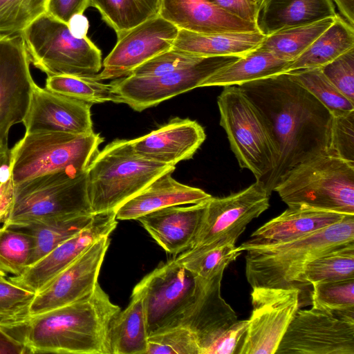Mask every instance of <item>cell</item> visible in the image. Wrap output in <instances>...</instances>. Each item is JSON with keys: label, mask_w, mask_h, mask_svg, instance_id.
Instances as JSON below:
<instances>
[{"label": "cell", "mask_w": 354, "mask_h": 354, "mask_svg": "<svg viewBox=\"0 0 354 354\" xmlns=\"http://www.w3.org/2000/svg\"><path fill=\"white\" fill-rule=\"evenodd\" d=\"M238 86L263 115L277 149L276 167L263 182L271 195L277 182L291 168L327 153L333 115L287 73Z\"/></svg>", "instance_id": "1"}, {"label": "cell", "mask_w": 354, "mask_h": 354, "mask_svg": "<svg viewBox=\"0 0 354 354\" xmlns=\"http://www.w3.org/2000/svg\"><path fill=\"white\" fill-rule=\"evenodd\" d=\"M98 284L88 295L37 314L0 320L28 354H111L109 328L120 310Z\"/></svg>", "instance_id": "2"}, {"label": "cell", "mask_w": 354, "mask_h": 354, "mask_svg": "<svg viewBox=\"0 0 354 354\" xmlns=\"http://www.w3.org/2000/svg\"><path fill=\"white\" fill-rule=\"evenodd\" d=\"M354 242V215L301 237L244 250L245 276L252 288H296L306 265Z\"/></svg>", "instance_id": "3"}, {"label": "cell", "mask_w": 354, "mask_h": 354, "mask_svg": "<svg viewBox=\"0 0 354 354\" xmlns=\"http://www.w3.org/2000/svg\"><path fill=\"white\" fill-rule=\"evenodd\" d=\"M169 166L144 158L131 140L116 139L97 152L86 169L91 212H115L146 187Z\"/></svg>", "instance_id": "4"}, {"label": "cell", "mask_w": 354, "mask_h": 354, "mask_svg": "<svg viewBox=\"0 0 354 354\" xmlns=\"http://www.w3.org/2000/svg\"><path fill=\"white\" fill-rule=\"evenodd\" d=\"M273 191L288 207L354 215V162L317 155L288 170Z\"/></svg>", "instance_id": "5"}, {"label": "cell", "mask_w": 354, "mask_h": 354, "mask_svg": "<svg viewBox=\"0 0 354 354\" xmlns=\"http://www.w3.org/2000/svg\"><path fill=\"white\" fill-rule=\"evenodd\" d=\"M93 214L86 170L63 171L12 186L3 225L20 227L69 215Z\"/></svg>", "instance_id": "6"}, {"label": "cell", "mask_w": 354, "mask_h": 354, "mask_svg": "<svg viewBox=\"0 0 354 354\" xmlns=\"http://www.w3.org/2000/svg\"><path fill=\"white\" fill-rule=\"evenodd\" d=\"M104 138L94 132L25 133L10 149L8 180L12 186L63 171L86 170Z\"/></svg>", "instance_id": "7"}, {"label": "cell", "mask_w": 354, "mask_h": 354, "mask_svg": "<svg viewBox=\"0 0 354 354\" xmlns=\"http://www.w3.org/2000/svg\"><path fill=\"white\" fill-rule=\"evenodd\" d=\"M217 104L220 125L240 167L263 183L276 167L279 154L263 115L238 86H225Z\"/></svg>", "instance_id": "8"}, {"label": "cell", "mask_w": 354, "mask_h": 354, "mask_svg": "<svg viewBox=\"0 0 354 354\" xmlns=\"http://www.w3.org/2000/svg\"><path fill=\"white\" fill-rule=\"evenodd\" d=\"M19 34L30 64L47 76L95 77L102 67V52L87 36L75 37L66 24L47 13Z\"/></svg>", "instance_id": "9"}, {"label": "cell", "mask_w": 354, "mask_h": 354, "mask_svg": "<svg viewBox=\"0 0 354 354\" xmlns=\"http://www.w3.org/2000/svg\"><path fill=\"white\" fill-rule=\"evenodd\" d=\"M201 279L174 259L147 274L133 288L143 299L149 336L180 326Z\"/></svg>", "instance_id": "10"}, {"label": "cell", "mask_w": 354, "mask_h": 354, "mask_svg": "<svg viewBox=\"0 0 354 354\" xmlns=\"http://www.w3.org/2000/svg\"><path fill=\"white\" fill-rule=\"evenodd\" d=\"M275 354H354V310L299 309Z\"/></svg>", "instance_id": "11"}, {"label": "cell", "mask_w": 354, "mask_h": 354, "mask_svg": "<svg viewBox=\"0 0 354 354\" xmlns=\"http://www.w3.org/2000/svg\"><path fill=\"white\" fill-rule=\"evenodd\" d=\"M239 56L203 57L185 68L156 77L129 75L111 82L115 103H124L142 111L183 93L201 87L220 68L236 61Z\"/></svg>", "instance_id": "12"}, {"label": "cell", "mask_w": 354, "mask_h": 354, "mask_svg": "<svg viewBox=\"0 0 354 354\" xmlns=\"http://www.w3.org/2000/svg\"><path fill=\"white\" fill-rule=\"evenodd\" d=\"M252 310L236 354H275L301 304V290L254 287Z\"/></svg>", "instance_id": "13"}, {"label": "cell", "mask_w": 354, "mask_h": 354, "mask_svg": "<svg viewBox=\"0 0 354 354\" xmlns=\"http://www.w3.org/2000/svg\"><path fill=\"white\" fill-rule=\"evenodd\" d=\"M270 194L261 180L236 193L206 202L192 248L236 243L246 226L270 206Z\"/></svg>", "instance_id": "14"}, {"label": "cell", "mask_w": 354, "mask_h": 354, "mask_svg": "<svg viewBox=\"0 0 354 354\" xmlns=\"http://www.w3.org/2000/svg\"><path fill=\"white\" fill-rule=\"evenodd\" d=\"M20 34H0V140L7 142L10 128L23 122L37 84Z\"/></svg>", "instance_id": "15"}, {"label": "cell", "mask_w": 354, "mask_h": 354, "mask_svg": "<svg viewBox=\"0 0 354 354\" xmlns=\"http://www.w3.org/2000/svg\"><path fill=\"white\" fill-rule=\"evenodd\" d=\"M179 29L160 15L118 36L117 42L102 62L97 80L129 75L137 67L173 47Z\"/></svg>", "instance_id": "16"}, {"label": "cell", "mask_w": 354, "mask_h": 354, "mask_svg": "<svg viewBox=\"0 0 354 354\" xmlns=\"http://www.w3.org/2000/svg\"><path fill=\"white\" fill-rule=\"evenodd\" d=\"M109 236L99 239L35 293L28 315H37L76 301L97 287L110 245Z\"/></svg>", "instance_id": "17"}, {"label": "cell", "mask_w": 354, "mask_h": 354, "mask_svg": "<svg viewBox=\"0 0 354 354\" xmlns=\"http://www.w3.org/2000/svg\"><path fill=\"white\" fill-rule=\"evenodd\" d=\"M117 225L115 212L95 214L88 226L30 266L22 274L8 279L23 288L37 292L93 243L109 236Z\"/></svg>", "instance_id": "18"}, {"label": "cell", "mask_w": 354, "mask_h": 354, "mask_svg": "<svg viewBox=\"0 0 354 354\" xmlns=\"http://www.w3.org/2000/svg\"><path fill=\"white\" fill-rule=\"evenodd\" d=\"M92 105L36 84L23 121L25 133H91L93 132L91 113Z\"/></svg>", "instance_id": "19"}, {"label": "cell", "mask_w": 354, "mask_h": 354, "mask_svg": "<svg viewBox=\"0 0 354 354\" xmlns=\"http://www.w3.org/2000/svg\"><path fill=\"white\" fill-rule=\"evenodd\" d=\"M224 270L209 279H201L197 297L183 316L180 326L188 328L195 337L201 354L211 347L239 319L221 294Z\"/></svg>", "instance_id": "20"}, {"label": "cell", "mask_w": 354, "mask_h": 354, "mask_svg": "<svg viewBox=\"0 0 354 354\" xmlns=\"http://www.w3.org/2000/svg\"><path fill=\"white\" fill-rule=\"evenodd\" d=\"M205 138L204 129L196 121L176 118L131 140L135 151L144 158L175 167L192 158Z\"/></svg>", "instance_id": "21"}, {"label": "cell", "mask_w": 354, "mask_h": 354, "mask_svg": "<svg viewBox=\"0 0 354 354\" xmlns=\"http://www.w3.org/2000/svg\"><path fill=\"white\" fill-rule=\"evenodd\" d=\"M159 15L179 30L198 34L259 32L256 24L207 0H162Z\"/></svg>", "instance_id": "22"}, {"label": "cell", "mask_w": 354, "mask_h": 354, "mask_svg": "<svg viewBox=\"0 0 354 354\" xmlns=\"http://www.w3.org/2000/svg\"><path fill=\"white\" fill-rule=\"evenodd\" d=\"M206 202L187 207H167L137 220L167 252L178 254L192 247L201 225Z\"/></svg>", "instance_id": "23"}, {"label": "cell", "mask_w": 354, "mask_h": 354, "mask_svg": "<svg viewBox=\"0 0 354 354\" xmlns=\"http://www.w3.org/2000/svg\"><path fill=\"white\" fill-rule=\"evenodd\" d=\"M346 215L311 207H288L255 230L240 248L244 251L249 247L293 240L337 223Z\"/></svg>", "instance_id": "24"}, {"label": "cell", "mask_w": 354, "mask_h": 354, "mask_svg": "<svg viewBox=\"0 0 354 354\" xmlns=\"http://www.w3.org/2000/svg\"><path fill=\"white\" fill-rule=\"evenodd\" d=\"M168 171L157 177L115 211L117 220H137L151 212L169 206L196 204L209 200L205 191L182 184Z\"/></svg>", "instance_id": "25"}, {"label": "cell", "mask_w": 354, "mask_h": 354, "mask_svg": "<svg viewBox=\"0 0 354 354\" xmlns=\"http://www.w3.org/2000/svg\"><path fill=\"white\" fill-rule=\"evenodd\" d=\"M336 15L333 0H263L256 24L261 34L268 36Z\"/></svg>", "instance_id": "26"}, {"label": "cell", "mask_w": 354, "mask_h": 354, "mask_svg": "<svg viewBox=\"0 0 354 354\" xmlns=\"http://www.w3.org/2000/svg\"><path fill=\"white\" fill-rule=\"evenodd\" d=\"M265 37L260 32L198 34L179 30L172 48L198 57H243L257 48Z\"/></svg>", "instance_id": "27"}, {"label": "cell", "mask_w": 354, "mask_h": 354, "mask_svg": "<svg viewBox=\"0 0 354 354\" xmlns=\"http://www.w3.org/2000/svg\"><path fill=\"white\" fill-rule=\"evenodd\" d=\"M148 338L143 299L133 291L127 307L120 310L110 322L111 354H147Z\"/></svg>", "instance_id": "28"}, {"label": "cell", "mask_w": 354, "mask_h": 354, "mask_svg": "<svg viewBox=\"0 0 354 354\" xmlns=\"http://www.w3.org/2000/svg\"><path fill=\"white\" fill-rule=\"evenodd\" d=\"M291 62L281 60L270 52L258 47L216 71L202 83L201 87L239 86L286 73Z\"/></svg>", "instance_id": "29"}, {"label": "cell", "mask_w": 354, "mask_h": 354, "mask_svg": "<svg viewBox=\"0 0 354 354\" xmlns=\"http://www.w3.org/2000/svg\"><path fill=\"white\" fill-rule=\"evenodd\" d=\"M354 26L339 14L333 23L288 66V71L321 68L354 48Z\"/></svg>", "instance_id": "30"}, {"label": "cell", "mask_w": 354, "mask_h": 354, "mask_svg": "<svg viewBox=\"0 0 354 354\" xmlns=\"http://www.w3.org/2000/svg\"><path fill=\"white\" fill-rule=\"evenodd\" d=\"M95 214H81L56 217L15 227L29 232L33 238L34 248L30 266L88 226Z\"/></svg>", "instance_id": "31"}, {"label": "cell", "mask_w": 354, "mask_h": 354, "mask_svg": "<svg viewBox=\"0 0 354 354\" xmlns=\"http://www.w3.org/2000/svg\"><path fill=\"white\" fill-rule=\"evenodd\" d=\"M162 0H91L117 37L159 15Z\"/></svg>", "instance_id": "32"}, {"label": "cell", "mask_w": 354, "mask_h": 354, "mask_svg": "<svg viewBox=\"0 0 354 354\" xmlns=\"http://www.w3.org/2000/svg\"><path fill=\"white\" fill-rule=\"evenodd\" d=\"M335 17L281 30L266 36L259 48L281 60L292 62L333 23Z\"/></svg>", "instance_id": "33"}, {"label": "cell", "mask_w": 354, "mask_h": 354, "mask_svg": "<svg viewBox=\"0 0 354 354\" xmlns=\"http://www.w3.org/2000/svg\"><path fill=\"white\" fill-rule=\"evenodd\" d=\"M243 250L235 243L203 245L189 248L174 260L194 276L209 279L225 269L241 255Z\"/></svg>", "instance_id": "34"}, {"label": "cell", "mask_w": 354, "mask_h": 354, "mask_svg": "<svg viewBox=\"0 0 354 354\" xmlns=\"http://www.w3.org/2000/svg\"><path fill=\"white\" fill-rule=\"evenodd\" d=\"M352 278H354V242L308 262L297 280V287Z\"/></svg>", "instance_id": "35"}, {"label": "cell", "mask_w": 354, "mask_h": 354, "mask_svg": "<svg viewBox=\"0 0 354 354\" xmlns=\"http://www.w3.org/2000/svg\"><path fill=\"white\" fill-rule=\"evenodd\" d=\"M289 77L308 91L333 117L354 111V102L343 95L325 76L321 68L286 72Z\"/></svg>", "instance_id": "36"}, {"label": "cell", "mask_w": 354, "mask_h": 354, "mask_svg": "<svg viewBox=\"0 0 354 354\" xmlns=\"http://www.w3.org/2000/svg\"><path fill=\"white\" fill-rule=\"evenodd\" d=\"M45 88L92 104L109 101L115 103L116 100L111 85L94 77L50 75L47 76Z\"/></svg>", "instance_id": "37"}, {"label": "cell", "mask_w": 354, "mask_h": 354, "mask_svg": "<svg viewBox=\"0 0 354 354\" xmlns=\"http://www.w3.org/2000/svg\"><path fill=\"white\" fill-rule=\"evenodd\" d=\"M33 248V238L29 232L1 225L0 271L12 276L22 274L30 266Z\"/></svg>", "instance_id": "38"}, {"label": "cell", "mask_w": 354, "mask_h": 354, "mask_svg": "<svg viewBox=\"0 0 354 354\" xmlns=\"http://www.w3.org/2000/svg\"><path fill=\"white\" fill-rule=\"evenodd\" d=\"M48 0H0V34L20 33L46 13Z\"/></svg>", "instance_id": "39"}, {"label": "cell", "mask_w": 354, "mask_h": 354, "mask_svg": "<svg viewBox=\"0 0 354 354\" xmlns=\"http://www.w3.org/2000/svg\"><path fill=\"white\" fill-rule=\"evenodd\" d=\"M311 285L313 306L330 311L354 310V278Z\"/></svg>", "instance_id": "40"}, {"label": "cell", "mask_w": 354, "mask_h": 354, "mask_svg": "<svg viewBox=\"0 0 354 354\" xmlns=\"http://www.w3.org/2000/svg\"><path fill=\"white\" fill-rule=\"evenodd\" d=\"M147 354H201L192 333L178 326L149 336Z\"/></svg>", "instance_id": "41"}, {"label": "cell", "mask_w": 354, "mask_h": 354, "mask_svg": "<svg viewBox=\"0 0 354 354\" xmlns=\"http://www.w3.org/2000/svg\"><path fill=\"white\" fill-rule=\"evenodd\" d=\"M203 57L171 48L135 68L129 75L156 77L185 68ZM129 76V75H128Z\"/></svg>", "instance_id": "42"}, {"label": "cell", "mask_w": 354, "mask_h": 354, "mask_svg": "<svg viewBox=\"0 0 354 354\" xmlns=\"http://www.w3.org/2000/svg\"><path fill=\"white\" fill-rule=\"evenodd\" d=\"M327 153L354 162V111L333 116Z\"/></svg>", "instance_id": "43"}, {"label": "cell", "mask_w": 354, "mask_h": 354, "mask_svg": "<svg viewBox=\"0 0 354 354\" xmlns=\"http://www.w3.org/2000/svg\"><path fill=\"white\" fill-rule=\"evenodd\" d=\"M328 80L354 102V48L321 67Z\"/></svg>", "instance_id": "44"}, {"label": "cell", "mask_w": 354, "mask_h": 354, "mask_svg": "<svg viewBox=\"0 0 354 354\" xmlns=\"http://www.w3.org/2000/svg\"><path fill=\"white\" fill-rule=\"evenodd\" d=\"M35 293L23 288L5 277L0 278V320L27 313Z\"/></svg>", "instance_id": "45"}, {"label": "cell", "mask_w": 354, "mask_h": 354, "mask_svg": "<svg viewBox=\"0 0 354 354\" xmlns=\"http://www.w3.org/2000/svg\"><path fill=\"white\" fill-rule=\"evenodd\" d=\"M248 327V320H239L211 347L208 354H236Z\"/></svg>", "instance_id": "46"}, {"label": "cell", "mask_w": 354, "mask_h": 354, "mask_svg": "<svg viewBox=\"0 0 354 354\" xmlns=\"http://www.w3.org/2000/svg\"><path fill=\"white\" fill-rule=\"evenodd\" d=\"M225 11L247 21L256 24L263 0H207Z\"/></svg>", "instance_id": "47"}, {"label": "cell", "mask_w": 354, "mask_h": 354, "mask_svg": "<svg viewBox=\"0 0 354 354\" xmlns=\"http://www.w3.org/2000/svg\"><path fill=\"white\" fill-rule=\"evenodd\" d=\"M91 0H48L46 13L67 24L76 14H84L90 6Z\"/></svg>", "instance_id": "48"}, {"label": "cell", "mask_w": 354, "mask_h": 354, "mask_svg": "<svg viewBox=\"0 0 354 354\" xmlns=\"http://www.w3.org/2000/svg\"><path fill=\"white\" fill-rule=\"evenodd\" d=\"M0 354H28L26 346L0 327Z\"/></svg>", "instance_id": "49"}, {"label": "cell", "mask_w": 354, "mask_h": 354, "mask_svg": "<svg viewBox=\"0 0 354 354\" xmlns=\"http://www.w3.org/2000/svg\"><path fill=\"white\" fill-rule=\"evenodd\" d=\"M70 32L76 38H84L87 36L89 23L84 14L73 15L66 24Z\"/></svg>", "instance_id": "50"}, {"label": "cell", "mask_w": 354, "mask_h": 354, "mask_svg": "<svg viewBox=\"0 0 354 354\" xmlns=\"http://www.w3.org/2000/svg\"><path fill=\"white\" fill-rule=\"evenodd\" d=\"M10 160V149L8 142L0 140V183H4L8 180V165Z\"/></svg>", "instance_id": "51"}, {"label": "cell", "mask_w": 354, "mask_h": 354, "mask_svg": "<svg viewBox=\"0 0 354 354\" xmlns=\"http://www.w3.org/2000/svg\"><path fill=\"white\" fill-rule=\"evenodd\" d=\"M337 6L342 16L354 26V0H333Z\"/></svg>", "instance_id": "52"}, {"label": "cell", "mask_w": 354, "mask_h": 354, "mask_svg": "<svg viewBox=\"0 0 354 354\" xmlns=\"http://www.w3.org/2000/svg\"><path fill=\"white\" fill-rule=\"evenodd\" d=\"M6 274L1 271H0V278L5 277Z\"/></svg>", "instance_id": "53"}, {"label": "cell", "mask_w": 354, "mask_h": 354, "mask_svg": "<svg viewBox=\"0 0 354 354\" xmlns=\"http://www.w3.org/2000/svg\"><path fill=\"white\" fill-rule=\"evenodd\" d=\"M2 219H3V216H2V214H1V213L0 212V223H1Z\"/></svg>", "instance_id": "54"}]
</instances>
